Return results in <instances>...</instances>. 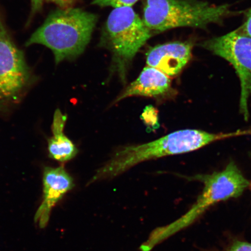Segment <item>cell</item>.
<instances>
[{
	"instance_id": "8992f818",
	"label": "cell",
	"mask_w": 251,
	"mask_h": 251,
	"mask_svg": "<svg viewBox=\"0 0 251 251\" xmlns=\"http://www.w3.org/2000/svg\"><path fill=\"white\" fill-rule=\"evenodd\" d=\"M200 46L233 66L240 81V111L247 121L251 96V37L236 29L203 41Z\"/></svg>"
},
{
	"instance_id": "6da1fadb",
	"label": "cell",
	"mask_w": 251,
	"mask_h": 251,
	"mask_svg": "<svg viewBox=\"0 0 251 251\" xmlns=\"http://www.w3.org/2000/svg\"><path fill=\"white\" fill-rule=\"evenodd\" d=\"M235 134L211 133L196 129L181 130L152 142L122 147L100 168L92 182L117 176L139 163L165 156L192 152Z\"/></svg>"
},
{
	"instance_id": "7c38bea8",
	"label": "cell",
	"mask_w": 251,
	"mask_h": 251,
	"mask_svg": "<svg viewBox=\"0 0 251 251\" xmlns=\"http://www.w3.org/2000/svg\"><path fill=\"white\" fill-rule=\"evenodd\" d=\"M139 0H93V4L99 7H111L114 8L130 7Z\"/></svg>"
},
{
	"instance_id": "5b68a950",
	"label": "cell",
	"mask_w": 251,
	"mask_h": 251,
	"mask_svg": "<svg viewBox=\"0 0 251 251\" xmlns=\"http://www.w3.org/2000/svg\"><path fill=\"white\" fill-rule=\"evenodd\" d=\"M195 178L203 183V189L186 214L172 225L173 233L192 224L215 204L240 196L250 185L233 161L224 171L199 175Z\"/></svg>"
},
{
	"instance_id": "4fadbf2b",
	"label": "cell",
	"mask_w": 251,
	"mask_h": 251,
	"mask_svg": "<svg viewBox=\"0 0 251 251\" xmlns=\"http://www.w3.org/2000/svg\"><path fill=\"white\" fill-rule=\"evenodd\" d=\"M142 118L148 126L158 127V115L157 111L152 106H147L142 115Z\"/></svg>"
},
{
	"instance_id": "7a4b0ae2",
	"label": "cell",
	"mask_w": 251,
	"mask_h": 251,
	"mask_svg": "<svg viewBox=\"0 0 251 251\" xmlns=\"http://www.w3.org/2000/svg\"><path fill=\"white\" fill-rule=\"evenodd\" d=\"M97 15L80 8L53 11L26 43V46H45L51 50L56 64L80 55L92 38Z\"/></svg>"
},
{
	"instance_id": "277c9868",
	"label": "cell",
	"mask_w": 251,
	"mask_h": 251,
	"mask_svg": "<svg viewBox=\"0 0 251 251\" xmlns=\"http://www.w3.org/2000/svg\"><path fill=\"white\" fill-rule=\"evenodd\" d=\"M152 33L130 7L116 8L110 13L101 43L112 52L115 70L122 80L127 66Z\"/></svg>"
},
{
	"instance_id": "e0dca14e",
	"label": "cell",
	"mask_w": 251,
	"mask_h": 251,
	"mask_svg": "<svg viewBox=\"0 0 251 251\" xmlns=\"http://www.w3.org/2000/svg\"><path fill=\"white\" fill-rule=\"evenodd\" d=\"M52 2L55 3L61 8H71V5H73L77 0H51Z\"/></svg>"
},
{
	"instance_id": "ba28073f",
	"label": "cell",
	"mask_w": 251,
	"mask_h": 251,
	"mask_svg": "<svg viewBox=\"0 0 251 251\" xmlns=\"http://www.w3.org/2000/svg\"><path fill=\"white\" fill-rule=\"evenodd\" d=\"M43 200L34 216L40 228L46 227L54 206L74 187V180L62 166L44 169Z\"/></svg>"
},
{
	"instance_id": "30bf717a",
	"label": "cell",
	"mask_w": 251,
	"mask_h": 251,
	"mask_svg": "<svg viewBox=\"0 0 251 251\" xmlns=\"http://www.w3.org/2000/svg\"><path fill=\"white\" fill-rule=\"evenodd\" d=\"M173 94L171 80L169 76L155 68L148 67L144 70L137 79L127 87L115 102L132 96L162 98Z\"/></svg>"
},
{
	"instance_id": "9c48e42d",
	"label": "cell",
	"mask_w": 251,
	"mask_h": 251,
	"mask_svg": "<svg viewBox=\"0 0 251 251\" xmlns=\"http://www.w3.org/2000/svg\"><path fill=\"white\" fill-rule=\"evenodd\" d=\"M193 47L191 41L156 46L147 53V65L169 77L177 76L190 61Z\"/></svg>"
},
{
	"instance_id": "52a82bcc",
	"label": "cell",
	"mask_w": 251,
	"mask_h": 251,
	"mask_svg": "<svg viewBox=\"0 0 251 251\" xmlns=\"http://www.w3.org/2000/svg\"><path fill=\"white\" fill-rule=\"evenodd\" d=\"M30 78L24 54L9 35L0 11V103L17 100Z\"/></svg>"
},
{
	"instance_id": "9a60e30c",
	"label": "cell",
	"mask_w": 251,
	"mask_h": 251,
	"mask_svg": "<svg viewBox=\"0 0 251 251\" xmlns=\"http://www.w3.org/2000/svg\"><path fill=\"white\" fill-rule=\"evenodd\" d=\"M228 251H251V243L245 241H236L232 245Z\"/></svg>"
},
{
	"instance_id": "3957f363",
	"label": "cell",
	"mask_w": 251,
	"mask_h": 251,
	"mask_svg": "<svg viewBox=\"0 0 251 251\" xmlns=\"http://www.w3.org/2000/svg\"><path fill=\"white\" fill-rule=\"evenodd\" d=\"M237 13L227 4L200 0H146L143 20L152 33H160L182 27L205 29Z\"/></svg>"
},
{
	"instance_id": "2e32d148",
	"label": "cell",
	"mask_w": 251,
	"mask_h": 251,
	"mask_svg": "<svg viewBox=\"0 0 251 251\" xmlns=\"http://www.w3.org/2000/svg\"><path fill=\"white\" fill-rule=\"evenodd\" d=\"M45 0H31V17L35 15L37 12H39L42 9L43 2Z\"/></svg>"
},
{
	"instance_id": "8fae6325",
	"label": "cell",
	"mask_w": 251,
	"mask_h": 251,
	"mask_svg": "<svg viewBox=\"0 0 251 251\" xmlns=\"http://www.w3.org/2000/svg\"><path fill=\"white\" fill-rule=\"evenodd\" d=\"M67 119V116L61 112L54 114L51 127L53 136L48 141L50 158L61 162L70 161L78 152L74 144L64 134Z\"/></svg>"
},
{
	"instance_id": "5bb4252c",
	"label": "cell",
	"mask_w": 251,
	"mask_h": 251,
	"mask_svg": "<svg viewBox=\"0 0 251 251\" xmlns=\"http://www.w3.org/2000/svg\"><path fill=\"white\" fill-rule=\"evenodd\" d=\"M237 30L241 33L251 37V8L248 9L245 14L244 23Z\"/></svg>"
}]
</instances>
